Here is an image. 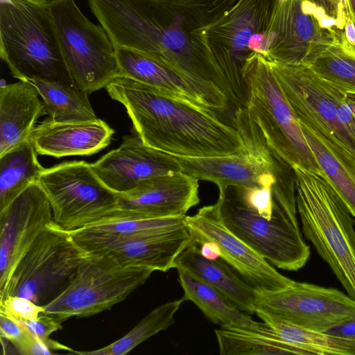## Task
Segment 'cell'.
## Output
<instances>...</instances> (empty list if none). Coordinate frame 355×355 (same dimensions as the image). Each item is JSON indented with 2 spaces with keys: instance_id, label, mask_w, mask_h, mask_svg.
Here are the masks:
<instances>
[{
  "instance_id": "cell-1",
  "label": "cell",
  "mask_w": 355,
  "mask_h": 355,
  "mask_svg": "<svg viewBox=\"0 0 355 355\" xmlns=\"http://www.w3.org/2000/svg\"><path fill=\"white\" fill-rule=\"evenodd\" d=\"M226 0H87L114 47L139 51L234 96L212 52L207 25Z\"/></svg>"
},
{
  "instance_id": "cell-2",
  "label": "cell",
  "mask_w": 355,
  "mask_h": 355,
  "mask_svg": "<svg viewBox=\"0 0 355 355\" xmlns=\"http://www.w3.org/2000/svg\"><path fill=\"white\" fill-rule=\"evenodd\" d=\"M105 89L125 107L137 135L151 148L183 157L225 156L245 148L235 127L213 110L164 96L123 76Z\"/></svg>"
},
{
  "instance_id": "cell-3",
  "label": "cell",
  "mask_w": 355,
  "mask_h": 355,
  "mask_svg": "<svg viewBox=\"0 0 355 355\" xmlns=\"http://www.w3.org/2000/svg\"><path fill=\"white\" fill-rule=\"evenodd\" d=\"M297 213L305 237L355 300V230L345 202L320 173L293 167Z\"/></svg>"
},
{
  "instance_id": "cell-4",
  "label": "cell",
  "mask_w": 355,
  "mask_h": 355,
  "mask_svg": "<svg viewBox=\"0 0 355 355\" xmlns=\"http://www.w3.org/2000/svg\"><path fill=\"white\" fill-rule=\"evenodd\" d=\"M0 56L19 80L76 84L62 51L51 7L0 0Z\"/></svg>"
},
{
  "instance_id": "cell-5",
  "label": "cell",
  "mask_w": 355,
  "mask_h": 355,
  "mask_svg": "<svg viewBox=\"0 0 355 355\" xmlns=\"http://www.w3.org/2000/svg\"><path fill=\"white\" fill-rule=\"evenodd\" d=\"M245 107L272 152L291 167L322 174L318 162L266 59L252 52L241 69Z\"/></svg>"
},
{
  "instance_id": "cell-6",
  "label": "cell",
  "mask_w": 355,
  "mask_h": 355,
  "mask_svg": "<svg viewBox=\"0 0 355 355\" xmlns=\"http://www.w3.org/2000/svg\"><path fill=\"white\" fill-rule=\"evenodd\" d=\"M271 218L261 216L237 193L219 191L216 203L225 227L276 267L291 271L302 268L310 257L297 218V201L280 202L273 198Z\"/></svg>"
},
{
  "instance_id": "cell-7",
  "label": "cell",
  "mask_w": 355,
  "mask_h": 355,
  "mask_svg": "<svg viewBox=\"0 0 355 355\" xmlns=\"http://www.w3.org/2000/svg\"><path fill=\"white\" fill-rule=\"evenodd\" d=\"M152 269L123 266L105 254H86L67 288L43 306L42 313L62 323L92 316L123 301L143 285Z\"/></svg>"
},
{
  "instance_id": "cell-8",
  "label": "cell",
  "mask_w": 355,
  "mask_h": 355,
  "mask_svg": "<svg viewBox=\"0 0 355 355\" xmlns=\"http://www.w3.org/2000/svg\"><path fill=\"white\" fill-rule=\"evenodd\" d=\"M85 254L69 232L52 223L17 264L0 301L18 296L48 304L69 285Z\"/></svg>"
},
{
  "instance_id": "cell-9",
  "label": "cell",
  "mask_w": 355,
  "mask_h": 355,
  "mask_svg": "<svg viewBox=\"0 0 355 355\" xmlns=\"http://www.w3.org/2000/svg\"><path fill=\"white\" fill-rule=\"evenodd\" d=\"M37 182L49 200L53 222L65 231L93 225L119 211L118 193L85 161L64 162L44 168Z\"/></svg>"
},
{
  "instance_id": "cell-10",
  "label": "cell",
  "mask_w": 355,
  "mask_h": 355,
  "mask_svg": "<svg viewBox=\"0 0 355 355\" xmlns=\"http://www.w3.org/2000/svg\"><path fill=\"white\" fill-rule=\"evenodd\" d=\"M63 55L77 86L90 94L121 76L114 46L105 29L90 21L74 0L51 6Z\"/></svg>"
},
{
  "instance_id": "cell-11",
  "label": "cell",
  "mask_w": 355,
  "mask_h": 355,
  "mask_svg": "<svg viewBox=\"0 0 355 355\" xmlns=\"http://www.w3.org/2000/svg\"><path fill=\"white\" fill-rule=\"evenodd\" d=\"M266 60L295 114L317 122L355 157V96L343 92L306 64Z\"/></svg>"
},
{
  "instance_id": "cell-12",
  "label": "cell",
  "mask_w": 355,
  "mask_h": 355,
  "mask_svg": "<svg viewBox=\"0 0 355 355\" xmlns=\"http://www.w3.org/2000/svg\"><path fill=\"white\" fill-rule=\"evenodd\" d=\"M340 30L336 20L308 0H274L257 52L267 60L304 64Z\"/></svg>"
},
{
  "instance_id": "cell-13",
  "label": "cell",
  "mask_w": 355,
  "mask_h": 355,
  "mask_svg": "<svg viewBox=\"0 0 355 355\" xmlns=\"http://www.w3.org/2000/svg\"><path fill=\"white\" fill-rule=\"evenodd\" d=\"M232 124L245 148L225 156L183 157L174 156L180 171L198 180L214 183L219 191L230 187L245 189L272 185L279 158L267 144L261 130L247 112L236 115Z\"/></svg>"
},
{
  "instance_id": "cell-14",
  "label": "cell",
  "mask_w": 355,
  "mask_h": 355,
  "mask_svg": "<svg viewBox=\"0 0 355 355\" xmlns=\"http://www.w3.org/2000/svg\"><path fill=\"white\" fill-rule=\"evenodd\" d=\"M274 0H234L207 25L214 55L236 98L245 93L241 69L245 59L257 52L268 24Z\"/></svg>"
},
{
  "instance_id": "cell-15",
  "label": "cell",
  "mask_w": 355,
  "mask_h": 355,
  "mask_svg": "<svg viewBox=\"0 0 355 355\" xmlns=\"http://www.w3.org/2000/svg\"><path fill=\"white\" fill-rule=\"evenodd\" d=\"M255 310L300 327L325 331L355 313V300L340 291L295 282L286 288L254 289Z\"/></svg>"
},
{
  "instance_id": "cell-16",
  "label": "cell",
  "mask_w": 355,
  "mask_h": 355,
  "mask_svg": "<svg viewBox=\"0 0 355 355\" xmlns=\"http://www.w3.org/2000/svg\"><path fill=\"white\" fill-rule=\"evenodd\" d=\"M184 224L199 245H216L220 258L233 268L254 289L275 291L295 281L282 275L267 260L230 231L222 222L216 202L185 216Z\"/></svg>"
},
{
  "instance_id": "cell-17",
  "label": "cell",
  "mask_w": 355,
  "mask_h": 355,
  "mask_svg": "<svg viewBox=\"0 0 355 355\" xmlns=\"http://www.w3.org/2000/svg\"><path fill=\"white\" fill-rule=\"evenodd\" d=\"M52 223L51 204L38 182L31 184L0 211V295L19 260Z\"/></svg>"
},
{
  "instance_id": "cell-18",
  "label": "cell",
  "mask_w": 355,
  "mask_h": 355,
  "mask_svg": "<svg viewBox=\"0 0 355 355\" xmlns=\"http://www.w3.org/2000/svg\"><path fill=\"white\" fill-rule=\"evenodd\" d=\"M121 76L150 86L157 92L216 112H224L230 101L219 88L181 74L133 49L116 46Z\"/></svg>"
},
{
  "instance_id": "cell-19",
  "label": "cell",
  "mask_w": 355,
  "mask_h": 355,
  "mask_svg": "<svg viewBox=\"0 0 355 355\" xmlns=\"http://www.w3.org/2000/svg\"><path fill=\"white\" fill-rule=\"evenodd\" d=\"M198 180L181 171L145 179L118 194L119 214L139 218L186 216L200 202Z\"/></svg>"
},
{
  "instance_id": "cell-20",
  "label": "cell",
  "mask_w": 355,
  "mask_h": 355,
  "mask_svg": "<svg viewBox=\"0 0 355 355\" xmlns=\"http://www.w3.org/2000/svg\"><path fill=\"white\" fill-rule=\"evenodd\" d=\"M91 166L102 182L118 194L131 191L145 179L180 171L173 155L147 146L137 135L124 137L118 148Z\"/></svg>"
},
{
  "instance_id": "cell-21",
  "label": "cell",
  "mask_w": 355,
  "mask_h": 355,
  "mask_svg": "<svg viewBox=\"0 0 355 355\" xmlns=\"http://www.w3.org/2000/svg\"><path fill=\"white\" fill-rule=\"evenodd\" d=\"M182 224L149 234L122 238L86 245V254H105L123 266H137L166 272L191 241Z\"/></svg>"
},
{
  "instance_id": "cell-22",
  "label": "cell",
  "mask_w": 355,
  "mask_h": 355,
  "mask_svg": "<svg viewBox=\"0 0 355 355\" xmlns=\"http://www.w3.org/2000/svg\"><path fill=\"white\" fill-rule=\"evenodd\" d=\"M114 132L98 118L81 122H55L48 118L34 128L28 139L38 155L60 158L96 153L110 144Z\"/></svg>"
},
{
  "instance_id": "cell-23",
  "label": "cell",
  "mask_w": 355,
  "mask_h": 355,
  "mask_svg": "<svg viewBox=\"0 0 355 355\" xmlns=\"http://www.w3.org/2000/svg\"><path fill=\"white\" fill-rule=\"evenodd\" d=\"M322 175L347 205L355 218V157L310 117L295 114Z\"/></svg>"
},
{
  "instance_id": "cell-24",
  "label": "cell",
  "mask_w": 355,
  "mask_h": 355,
  "mask_svg": "<svg viewBox=\"0 0 355 355\" xmlns=\"http://www.w3.org/2000/svg\"><path fill=\"white\" fill-rule=\"evenodd\" d=\"M30 81L0 88V155L28 140L37 119L46 114L42 99Z\"/></svg>"
},
{
  "instance_id": "cell-25",
  "label": "cell",
  "mask_w": 355,
  "mask_h": 355,
  "mask_svg": "<svg viewBox=\"0 0 355 355\" xmlns=\"http://www.w3.org/2000/svg\"><path fill=\"white\" fill-rule=\"evenodd\" d=\"M179 268L216 288L241 311L255 313L254 288L236 275L223 259L204 257L200 245L193 239L175 259L174 268Z\"/></svg>"
},
{
  "instance_id": "cell-26",
  "label": "cell",
  "mask_w": 355,
  "mask_h": 355,
  "mask_svg": "<svg viewBox=\"0 0 355 355\" xmlns=\"http://www.w3.org/2000/svg\"><path fill=\"white\" fill-rule=\"evenodd\" d=\"M255 313L263 322L259 323L254 333L292 345L304 354L355 355V339L306 329L259 309H256Z\"/></svg>"
},
{
  "instance_id": "cell-27",
  "label": "cell",
  "mask_w": 355,
  "mask_h": 355,
  "mask_svg": "<svg viewBox=\"0 0 355 355\" xmlns=\"http://www.w3.org/2000/svg\"><path fill=\"white\" fill-rule=\"evenodd\" d=\"M184 291V301L193 302L212 322L221 327L252 331L257 325L250 315L238 309L216 288L184 268H177Z\"/></svg>"
},
{
  "instance_id": "cell-28",
  "label": "cell",
  "mask_w": 355,
  "mask_h": 355,
  "mask_svg": "<svg viewBox=\"0 0 355 355\" xmlns=\"http://www.w3.org/2000/svg\"><path fill=\"white\" fill-rule=\"evenodd\" d=\"M29 139L0 155V211L31 184L37 182L44 168Z\"/></svg>"
},
{
  "instance_id": "cell-29",
  "label": "cell",
  "mask_w": 355,
  "mask_h": 355,
  "mask_svg": "<svg viewBox=\"0 0 355 355\" xmlns=\"http://www.w3.org/2000/svg\"><path fill=\"white\" fill-rule=\"evenodd\" d=\"M304 64L343 92L355 96V47L347 41L343 30Z\"/></svg>"
},
{
  "instance_id": "cell-30",
  "label": "cell",
  "mask_w": 355,
  "mask_h": 355,
  "mask_svg": "<svg viewBox=\"0 0 355 355\" xmlns=\"http://www.w3.org/2000/svg\"><path fill=\"white\" fill-rule=\"evenodd\" d=\"M49 118L55 122H81L98 119L86 92L76 84L35 80Z\"/></svg>"
},
{
  "instance_id": "cell-31",
  "label": "cell",
  "mask_w": 355,
  "mask_h": 355,
  "mask_svg": "<svg viewBox=\"0 0 355 355\" xmlns=\"http://www.w3.org/2000/svg\"><path fill=\"white\" fill-rule=\"evenodd\" d=\"M183 299L163 304L152 310L129 332L108 345L89 352L73 351V354L86 355H124L151 336L172 325L174 316Z\"/></svg>"
},
{
  "instance_id": "cell-32",
  "label": "cell",
  "mask_w": 355,
  "mask_h": 355,
  "mask_svg": "<svg viewBox=\"0 0 355 355\" xmlns=\"http://www.w3.org/2000/svg\"><path fill=\"white\" fill-rule=\"evenodd\" d=\"M215 334L221 355L304 354L287 343L245 329L221 327Z\"/></svg>"
},
{
  "instance_id": "cell-33",
  "label": "cell",
  "mask_w": 355,
  "mask_h": 355,
  "mask_svg": "<svg viewBox=\"0 0 355 355\" xmlns=\"http://www.w3.org/2000/svg\"><path fill=\"white\" fill-rule=\"evenodd\" d=\"M272 186L254 187L236 189V193L248 205L255 209L261 216L271 218L273 213Z\"/></svg>"
},
{
  "instance_id": "cell-34",
  "label": "cell",
  "mask_w": 355,
  "mask_h": 355,
  "mask_svg": "<svg viewBox=\"0 0 355 355\" xmlns=\"http://www.w3.org/2000/svg\"><path fill=\"white\" fill-rule=\"evenodd\" d=\"M44 310L43 306L30 300L18 296H8L0 301V311L17 319L29 320L37 318Z\"/></svg>"
},
{
  "instance_id": "cell-35",
  "label": "cell",
  "mask_w": 355,
  "mask_h": 355,
  "mask_svg": "<svg viewBox=\"0 0 355 355\" xmlns=\"http://www.w3.org/2000/svg\"><path fill=\"white\" fill-rule=\"evenodd\" d=\"M17 320L32 336L38 340L49 344L57 343V341L50 339V336L53 332L62 329V323L53 317L41 313L36 318Z\"/></svg>"
},
{
  "instance_id": "cell-36",
  "label": "cell",
  "mask_w": 355,
  "mask_h": 355,
  "mask_svg": "<svg viewBox=\"0 0 355 355\" xmlns=\"http://www.w3.org/2000/svg\"><path fill=\"white\" fill-rule=\"evenodd\" d=\"M1 338L9 341L17 349L31 334L14 317L0 311Z\"/></svg>"
},
{
  "instance_id": "cell-37",
  "label": "cell",
  "mask_w": 355,
  "mask_h": 355,
  "mask_svg": "<svg viewBox=\"0 0 355 355\" xmlns=\"http://www.w3.org/2000/svg\"><path fill=\"white\" fill-rule=\"evenodd\" d=\"M338 23L343 30L347 17L345 0H308Z\"/></svg>"
},
{
  "instance_id": "cell-38",
  "label": "cell",
  "mask_w": 355,
  "mask_h": 355,
  "mask_svg": "<svg viewBox=\"0 0 355 355\" xmlns=\"http://www.w3.org/2000/svg\"><path fill=\"white\" fill-rule=\"evenodd\" d=\"M325 331L337 336L355 339V313Z\"/></svg>"
},
{
  "instance_id": "cell-39",
  "label": "cell",
  "mask_w": 355,
  "mask_h": 355,
  "mask_svg": "<svg viewBox=\"0 0 355 355\" xmlns=\"http://www.w3.org/2000/svg\"><path fill=\"white\" fill-rule=\"evenodd\" d=\"M200 252L202 254L211 259H218L220 257V252L214 243L211 242H205L200 245Z\"/></svg>"
},
{
  "instance_id": "cell-40",
  "label": "cell",
  "mask_w": 355,
  "mask_h": 355,
  "mask_svg": "<svg viewBox=\"0 0 355 355\" xmlns=\"http://www.w3.org/2000/svg\"><path fill=\"white\" fill-rule=\"evenodd\" d=\"M347 14L355 25V0H345Z\"/></svg>"
},
{
  "instance_id": "cell-41",
  "label": "cell",
  "mask_w": 355,
  "mask_h": 355,
  "mask_svg": "<svg viewBox=\"0 0 355 355\" xmlns=\"http://www.w3.org/2000/svg\"><path fill=\"white\" fill-rule=\"evenodd\" d=\"M37 4L44 6H49L51 7L54 4L58 3L59 1L62 0H31Z\"/></svg>"
}]
</instances>
